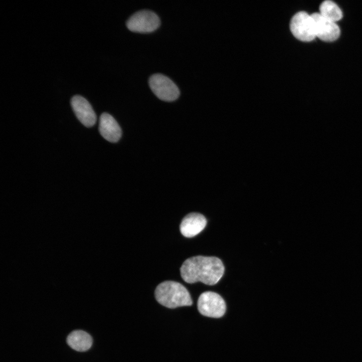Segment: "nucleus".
<instances>
[{
	"instance_id": "nucleus-6",
	"label": "nucleus",
	"mask_w": 362,
	"mask_h": 362,
	"mask_svg": "<svg viewBox=\"0 0 362 362\" xmlns=\"http://www.w3.org/2000/svg\"><path fill=\"white\" fill-rule=\"evenodd\" d=\"M149 84L154 94L163 101H173L179 95V90L175 83L162 74L152 75L149 79Z\"/></svg>"
},
{
	"instance_id": "nucleus-11",
	"label": "nucleus",
	"mask_w": 362,
	"mask_h": 362,
	"mask_svg": "<svg viewBox=\"0 0 362 362\" xmlns=\"http://www.w3.org/2000/svg\"><path fill=\"white\" fill-rule=\"evenodd\" d=\"M67 343L68 345L78 351H85L88 350L93 343L91 336L82 330H75L67 336Z\"/></svg>"
},
{
	"instance_id": "nucleus-10",
	"label": "nucleus",
	"mask_w": 362,
	"mask_h": 362,
	"mask_svg": "<svg viewBox=\"0 0 362 362\" xmlns=\"http://www.w3.org/2000/svg\"><path fill=\"white\" fill-rule=\"evenodd\" d=\"M99 130L104 138L112 143L119 141L122 134L121 129L116 120L107 113H103L100 117Z\"/></svg>"
},
{
	"instance_id": "nucleus-1",
	"label": "nucleus",
	"mask_w": 362,
	"mask_h": 362,
	"mask_svg": "<svg viewBox=\"0 0 362 362\" xmlns=\"http://www.w3.org/2000/svg\"><path fill=\"white\" fill-rule=\"evenodd\" d=\"M220 259L215 256L197 255L187 259L180 268V276L186 283L198 282L207 285L217 284L224 273Z\"/></svg>"
},
{
	"instance_id": "nucleus-12",
	"label": "nucleus",
	"mask_w": 362,
	"mask_h": 362,
	"mask_svg": "<svg viewBox=\"0 0 362 362\" xmlns=\"http://www.w3.org/2000/svg\"><path fill=\"white\" fill-rule=\"evenodd\" d=\"M319 13L324 18L336 22L342 18V12L336 3L330 0L323 2L320 5Z\"/></svg>"
},
{
	"instance_id": "nucleus-9",
	"label": "nucleus",
	"mask_w": 362,
	"mask_h": 362,
	"mask_svg": "<svg viewBox=\"0 0 362 362\" xmlns=\"http://www.w3.org/2000/svg\"><path fill=\"white\" fill-rule=\"evenodd\" d=\"M205 217L199 213H191L183 219L179 226L182 234L186 237H193L200 233L206 227Z\"/></svg>"
},
{
	"instance_id": "nucleus-3",
	"label": "nucleus",
	"mask_w": 362,
	"mask_h": 362,
	"mask_svg": "<svg viewBox=\"0 0 362 362\" xmlns=\"http://www.w3.org/2000/svg\"><path fill=\"white\" fill-rule=\"evenodd\" d=\"M290 30L295 37L303 42H310L316 37L314 20L311 15L301 11L292 18Z\"/></svg>"
},
{
	"instance_id": "nucleus-4",
	"label": "nucleus",
	"mask_w": 362,
	"mask_h": 362,
	"mask_svg": "<svg viewBox=\"0 0 362 362\" xmlns=\"http://www.w3.org/2000/svg\"><path fill=\"white\" fill-rule=\"evenodd\" d=\"M198 309L203 316L211 318H220L226 312V304L218 294L207 291L200 295L197 303Z\"/></svg>"
},
{
	"instance_id": "nucleus-5",
	"label": "nucleus",
	"mask_w": 362,
	"mask_h": 362,
	"mask_svg": "<svg viewBox=\"0 0 362 362\" xmlns=\"http://www.w3.org/2000/svg\"><path fill=\"white\" fill-rule=\"evenodd\" d=\"M160 25L158 16L153 12L143 10L133 14L127 21L126 26L131 31L139 33L151 32Z\"/></svg>"
},
{
	"instance_id": "nucleus-7",
	"label": "nucleus",
	"mask_w": 362,
	"mask_h": 362,
	"mask_svg": "<svg viewBox=\"0 0 362 362\" xmlns=\"http://www.w3.org/2000/svg\"><path fill=\"white\" fill-rule=\"evenodd\" d=\"M316 37L325 42H332L339 37L340 30L335 22L329 20L319 13L312 14Z\"/></svg>"
},
{
	"instance_id": "nucleus-8",
	"label": "nucleus",
	"mask_w": 362,
	"mask_h": 362,
	"mask_svg": "<svg viewBox=\"0 0 362 362\" xmlns=\"http://www.w3.org/2000/svg\"><path fill=\"white\" fill-rule=\"evenodd\" d=\"M72 110L78 120L85 127L93 126L97 117L89 103L82 96L76 95L70 100Z\"/></svg>"
},
{
	"instance_id": "nucleus-2",
	"label": "nucleus",
	"mask_w": 362,
	"mask_h": 362,
	"mask_svg": "<svg viewBox=\"0 0 362 362\" xmlns=\"http://www.w3.org/2000/svg\"><path fill=\"white\" fill-rule=\"evenodd\" d=\"M154 295L159 304L168 308L188 306L193 304L187 289L174 281H166L159 284L155 289Z\"/></svg>"
}]
</instances>
